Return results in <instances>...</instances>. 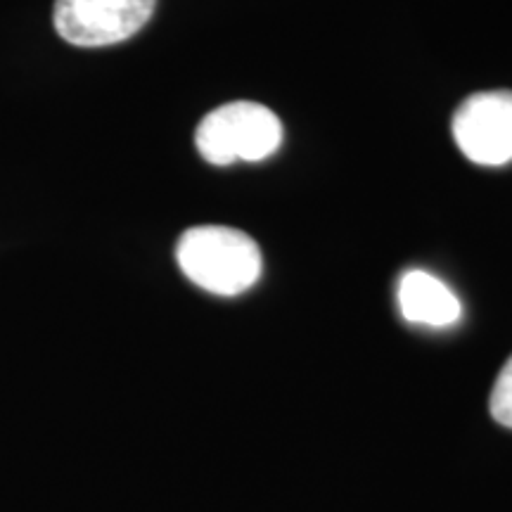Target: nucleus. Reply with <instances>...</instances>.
Wrapping results in <instances>:
<instances>
[{
  "label": "nucleus",
  "mask_w": 512,
  "mask_h": 512,
  "mask_svg": "<svg viewBox=\"0 0 512 512\" xmlns=\"http://www.w3.org/2000/svg\"><path fill=\"white\" fill-rule=\"evenodd\" d=\"M176 261L190 283L219 297L247 292L261 275V249L238 228L195 226L176 245Z\"/></svg>",
  "instance_id": "1"
},
{
  "label": "nucleus",
  "mask_w": 512,
  "mask_h": 512,
  "mask_svg": "<svg viewBox=\"0 0 512 512\" xmlns=\"http://www.w3.org/2000/svg\"><path fill=\"white\" fill-rule=\"evenodd\" d=\"M283 143V124L259 102H228L200 121L195 145L214 166L233 162H261L278 152Z\"/></svg>",
  "instance_id": "2"
},
{
  "label": "nucleus",
  "mask_w": 512,
  "mask_h": 512,
  "mask_svg": "<svg viewBox=\"0 0 512 512\" xmlns=\"http://www.w3.org/2000/svg\"><path fill=\"white\" fill-rule=\"evenodd\" d=\"M155 5L157 0H55L53 24L72 46H114L143 29Z\"/></svg>",
  "instance_id": "3"
},
{
  "label": "nucleus",
  "mask_w": 512,
  "mask_h": 512,
  "mask_svg": "<svg viewBox=\"0 0 512 512\" xmlns=\"http://www.w3.org/2000/svg\"><path fill=\"white\" fill-rule=\"evenodd\" d=\"M451 131L470 162L482 166L512 162V91L470 95L453 114Z\"/></svg>",
  "instance_id": "4"
},
{
  "label": "nucleus",
  "mask_w": 512,
  "mask_h": 512,
  "mask_svg": "<svg viewBox=\"0 0 512 512\" xmlns=\"http://www.w3.org/2000/svg\"><path fill=\"white\" fill-rule=\"evenodd\" d=\"M399 309L408 323L448 328L463 316V304L446 283L427 271H408L399 280Z\"/></svg>",
  "instance_id": "5"
},
{
  "label": "nucleus",
  "mask_w": 512,
  "mask_h": 512,
  "mask_svg": "<svg viewBox=\"0 0 512 512\" xmlns=\"http://www.w3.org/2000/svg\"><path fill=\"white\" fill-rule=\"evenodd\" d=\"M489 408L498 425L510 427L512 430V356L496 377L494 389H491Z\"/></svg>",
  "instance_id": "6"
}]
</instances>
